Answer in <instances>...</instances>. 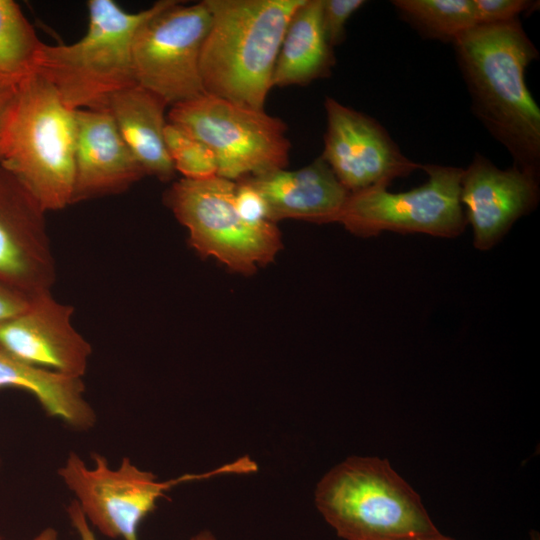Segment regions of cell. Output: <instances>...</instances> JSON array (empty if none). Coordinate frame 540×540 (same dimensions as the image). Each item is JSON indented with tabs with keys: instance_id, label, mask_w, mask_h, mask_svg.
Here are the masks:
<instances>
[{
	"instance_id": "5",
	"label": "cell",
	"mask_w": 540,
	"mask_h": 540,
	"mask_svg": "<svg viewBox=\"0 0 540 540\" xmlns=\"http://www.w3.org/2000/svg\"><path fill=\"white\" fill-rule=\"evenodd\" d=\"M314 502L344 540H407L438 533L419 495L377 457L351 456L318 482Z\"/></svg>"
},
{
	"instance_id": "6",
	"label": "cell",
	"mask_w": 540,
	"mask_h": 540,
	"mask_svg": "<svg viewBox=\"0 0 540 540\" xmlns=\"http://www.w3.org/2000/svg\"><path fill=\"white\" fill-rule=\"evenodd\" d=\"M91 460L92 467L79 454L70 452L58 469V475L75 496L90 526L105 537L122 540H139L140 524L157 508L158 500L175 486L258 470L254 460L242 456L204 473H188L159 481L152 472L139 468L128 457H123L117 468L111 467L100 453H92Z\"/></svg>"
},
{
	"instance_id": "8",
	"label": "cell",
	"mask_w": 540,
	"mask_h": 540,
	"mask_svg": "<svg viewBox=\"0 0 540 540\" xmlns=\"http://www.w3.org/2000/svg\"><path fill=\"white\" fill-rule=\"evenodd\" d=\"M235 181L220 176L175 181L165 203L187 228L190 245L204 257H215L231 270L253 274L275 258L282 247L275 223L252 226L234 206Z\"/></svg>"
},
{
	"instance_id": "31",
	"label": "cell",
	"mask_w": 540,
	"mask_h": 540,
	"mask_svg": "<svg viewBox=\"0 0 540 540\" xmlns=\"http://www.w3.org/2000/svg\"><path fill=\"white\" fill-rule=\"evenodd\" d=\"M531 540H539L538 534H536V533L533 534V535L531 536Z\"/></svg>"
},
{
	"instance_id": "29",
	"label": "cell",
	"mask_w": 540,
	"mask_h": 540,
	"mask_svg": "<svg viewBox=\"0 0 540 540\" xmlns=\"http://www.w3.org/2000/svg\"><path fill=\"white\" fill-rule=\"evenodd\" d=\"M0 540H2V537H0ZM31 540H58V532L54 528L48 527L35 535Z\"/></svg>"
},
{
	"instance_id": "14",
	"label": "cell",
	"mask_w": 540,
	"mask_h": 540,
	"mask_svg": "<svg viewBox=\"0 0 540 540\" xmlns=\"http://www.w3.org/2000/svg\"><path fill=\"white\" fill-rule=\"evenodd\" d=\"M538 175L512 166L502 170L476 154L463 169L460 202L473 229V244L488 250L498 243L521 216L535 208L539 199Z\"/></svg>"
},
{
	"instance_id": "13",
	"label": "cell",
	"mask_w": 540,
	"mask_h": 540,
	"mask_svg": "<svg viewBox=\"0 0 540 540\" xmlns=\"http://www.w3.org/2000/svg\"><path fill=\"white\" fill-rule=\"evenodd\" d=\"M73 312L51 292L41 294L23 312L0 323V345L30 365L82 379L92 347L74 328Z\"/></svg>"
},
{
	"instance_id": "15",
	"label": "cell",
	"mask_w": 540,
	"mask_h": 540,
	"mask_svg": "<svg viewBox=\"0 0 540 540\" xmlns=\"http://www.w3.org/2000/svg\"><path fill=\"white\" fill-rule=\"evenodd\" d=\"M72 204L124 192L146 174L107 110H75Z\"/></svg>"
},
{
	"instance_id": "23",
	"label": "cell",
	"mask_w": 540,
	"mask_h": 540,
	"mask_svg": "<svg viewBox=\"0 0 540 540\" xmlns=\"http://www.w3.org/2000/svg\"><path fill=\"white\" fill-rule=\"evenodd\" d=\"M234 206L240 218L249 225L273 223L268 202L250 177L235 181Z\"/></svg>"
},
{
	"instance_id": "18",
	"label": "cell",
	"mask_w": 540,
	"mask_h": 540,
	"mask_svg": "<svg viewBox=\"0 0 540 540\" xmlns=\"http://www.w3.org/2000/svg\"><path fill=\"white\" fill-rule=\"evenodd\" d=\"M16 388L31 394L45 413L76 431L94 427L97 415L85 397L81 378L30 365L0 345V389Z\"/></svg>"
},
{
	"instance_id": "2",
	"label": "cell",
	"mask_w": 540,
	"mask_h": 540,
	"mask_svg": "<svg viewBox=\"0 0 540 540\" xmlns=\"http://www.w3.org/2000/svg\"><path fill=\"white\" fill-rule=\"evenodd\" d=\"M211 24L200 57L206 93L264 109L288 23L304 0H204Z\"/></svg>"
},
{
	"instance_id": "20",
	"label": "cell",
	"mask_w": 540,
	"mask_h": 540,
	"mask_svg": "<svg viewBox=\"0 0 540 540\" xmlns=\"http://www.w3.org/2000/svg\"><path fill=\"white\" fill-rule=\"evenodd\" d=\"M401 17L423 37L450 41L478 25L473 0H394Z\"/></svg>"
},
{
	"instance_id": "22",
	"label": "cell",
	"mask_w": 540,
	"mask_h": 540,
	"mask_svg": "<svg viewBox=\"0 0 540 540\" xmlns=\"http://www.w3.org/2000/svg\"><path fill=\"white\" fill-rule=\"evenodd\" d=\"M165 143L174 165L186 179L201 180L218 174L214 152L183 127L167 122Z\"/></svg>"
},
{
	"instance_id": "9",
	"label": "cell",
	"mask_w": 540,
	"mask_h": 540,
	"mask_svg": "<svg viewBox=\"0 0 540 540\" xmlns=\"http://www.w3.org/2000/svg\"><path fill=\"white\" fill-rule=\"evenodd\" d=\"M421 168L427 182L409 191L391 193L375 186L350 193L338 222L361 237L383 231L459 236L467 224L460 202L463 169L436 164Z\"/></svg>"
},
{
	"instance_id": "7",
	"label": "cell",
	"mask_w": 540,
	"mask_h": 540,
	"mask_svg": "<svg viewBox=\"0 0 540 540\" xmlns=\"http://www.w3.org/2000/svg\"><path fill=\"white\" fill-rule=\"evenodd\" d=\"M168 122L177 124L214 152L217 176L231 181L285 169L290 142L278 117L204 93L171 106Z\"/></svg>"
},
{
	"instance_id": "19",
	"label": "cell",
	"mask_w": 540,
	"mask_h": 540,
	"mask_svg": "<svg viewBox=\"0 0 540 540\" xmlns=\"http://www.w3.org/2000/svg\"><path fill=\"white\" fill-rule=\"evenodd\" d=\"M335 64L322 27V0H304L291 17L272 75V87L306 85L328 77Z\"/></svg>"
},
{
	"instance_id": "28",
	"label": "cell",
	"mask_w": 540,
	"mask_h": 540,
	"mask_svg": "<svg viewBox=\"0 0 540 540\" xmlns=\"http://www.w3.org/2000/svg\"><path fill=\"white\" fill-rule=\"evenodd\" d=\"M31 299L0 285V323L23 312Z\"/></svg>"
},
{
	"instance_id": "24",
	"label": "cell",
	"mask_w": 540,
	"mask_h": 540,
	"mask_svg": "<svg viewBox=\"0 0 540 540\" xmlns=\"http://www.w3.org/2000/svg\"><path fill=\"white\" fill-rule=\"evenodd\" d=\"M365 3L364 0H322V27L332 48L344 41L348 19Z\"/></svg>"
},
{
	"instance_id": "21",
	"label": "cell",
	"mask_w": 540,
	"mask_h": 540,
	"mask_svg": "<svg viewBox=\"0 0 540 540\" xmlns=\"http://www.w3.org/2000/svg\"><path fill=\"white\" fill-rule=\"evenodd\" d=\"M42 43L18 3L0 0V75L19 83L34 72Z\"/></svg>"
},
{
	"instance_id": "26",
	"label": "cell",
	"mask_w": 540,
	"mask_h": 540,
	"mask_svg": "<svg viewBox=\"0 0 540 540\" xmlns=\"http://www.w3.org/2000/svg\"><path fill=\"white\" fill-rule=\"evenodd\" d=\"M18 83L0 75V161L6 130L15 107Z\"/></svg>"
},
{
	"instance_id": "17",
	"label": "cell",
	"mask_w": 540,
	"mask_h": 540,
	"mask_svg": "<svg viewBox=\"0 0 540 540\" xmlns=\"http://www.w3.org/2000/svg\"><path fill=\"white\" fill-rule=\"evenodd\" d=\"M167 106L160 96L135 84L116 93L106 109L145 174L161 181L173 179L176 172L165 143Z\"/></svg>"
},
{
	"instance_id": "1",
	"label": "cell",
	"mask_w": 540,
	"mask_h": 540,
	"mask_svg": "<svg viewBox=\"0 0 540 540\" xmlns=\"http://www.w3.org/2000/svg\"><path fill=\"white\" fill-rule=\"evenodd\" d=\"M452 43L473 113L514 166L539 176L540 110L525 81L538 51L521 22L476 25Z\"/></svg>"
},
{
	"instance_id": "11",
	"label": "cell",
	"mask_w": 540,
	"mask_h": 540,
	"mask_svg": "<svg viewBox=\"0 0 540 540\" xmlns=\"http://www.w3.org/2000/svg\"><path fill=\"white\" fill-rule=\"evenodd\" d=\"M321 157L349 193L387 187L421 165L407 158L375 119L326 97Z\"/></svg>"
},
{
	"instance_id": "16",
	"label": "cell",
	"mask_w": 540,
	"mask_h": 540,
	"mask_svg": "<svg viewBox=\"0 0 540 540\" xmlns=\"http://www.w3.org/2000/svg\"><path fill=\"white\" fill-rule=\"evenodd\" d=\"M250 179L265 196L275 224L282 219L338 222L350 194L321 156L298 170L280 169Z\"/></svg>"
},
{
	"instance_id": "3",
	"label": "cell",
	"mask_w": 540,
	"mask_h": 540,
	"mask_svg": "<svg viewBox=\"0 0 540 540\" xmlns=\"http://www.w3.org/2000/svg\"><path fill=\"white\" fill-rule=\"evenodd\" d=\"M164 0L139 12L123 10L112 0H90L88 28L72 44L42 43L34 72L45 78L72 110H106L119 91L137 84L132 44L139 27Z\"/></svg>"
},
{
	"instance_id": "25",
	"label": "cell",
	"mask_w": 540,
	"mask_h": 540,
	"mask_svg": "<svg viewBox=\"0 0 540 540\" xmlns=\"http://www.w3.org/2000/svg\"><path fill=\"white\" fill-rule=\"evenodd\" d=\"M477 23L495 24L518 19V15L535 8L528 0H473Z\"/></svg>"
},
{
	"instance_id": "12",
	"label": "cell",
	"mask_w": 540,
	"mask_h": 540,
	"mask_svg": "<svg viewBox=\"0 0 540 540\" xmlns=\"http://www.w3.org/2000/svg\"><path fill=\"white\" fill-rule=\"evenodd\" d=\"M45 214L0 165V285L29 299L51 292L56 279Z\"/></svg>"
},
{
	"instance_id": "27",
	"label": "cell",
	"mask_w": 540,
	"mask_h": 540,
	"mask_svg": "<svg viewBox=\"0 0 540 540\" xmlns=\"http://www.w3.org/2000/svg\"><path fill=\"white\" fill-rule=\"evenodd\" d=\"M67 514L80 540H98L75 500L68 505ZM190 540H217V538L210 530L205 529L193 535Z\"/></svg>"
},
{
	"instance_id": "4",
	"label": "cell",
	"mask_w": 540,
	"mask_h": 540,
	"mask_svg": "<svg viewBox=\"0 0 540 540\" xmlns=\"http://www.w3.org/2000/svg\"><path fill=\"white\" fill-rule=\"evenodd\" d=\"M76 139L75 110L40 74L18 83L0 165L45 211L72 204Z\"/></svg>"
},
{
	"instance_id": "30",
	"label": "cell",
	"mask_w": 540,
	"mask_h": 540,
	"mask_svg": "<svg viewBox=\"0 0 540 540\" xmlns=\"http://www.w3.org/2000/svg\"><path fill=\"white\" fill-rule=\"evenodd\" d=\"M407 540H454V539L448 536H444L440 532H438L433 535L422 536V537L412 538V539H407Z\"/></svg>"
},
{
	"instance_id": "10",
	"label": "cell",
	"mask_w": 540,
	"mask_h": 540,
	"mask_svg": "<svg viewBox=\"0 0 540 540\" xmlns=\"http://www.w3.org/2000/svg\"><path fill=\"white\" fill-rule=\"evenodd\" d=\"M210 24L204 1L183 5L164 0L135 34L132 62L136 83L171 106L206 93L200 57Z\"/></svg>"
},
{
	"instance_id": "32",
	"label": "cell",
	"mask_w": 540,
	"mask_h": 540,
	"mask_svg": "<svg viewBox=\"0 0 540 540\" xmlns=\"http://www.w3.org/2000/svg\"><path fill=\"white\" fill-rule=\"evenodd\" d=\"M0 465H1V459H0Z\"/></svg>"
}]
</instances>
